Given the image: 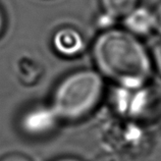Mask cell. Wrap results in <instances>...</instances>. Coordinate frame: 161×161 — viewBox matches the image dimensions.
Returning a JSON list of instances; mask_svg holds the SVG:
<instances>
[{
	"mask_svg": "<svg viewBox=\"0 0 161 161\" xmlns=\"http://www.w3.org/2000/svg\"><path fill=\"white\" fill-rule=\"evenodd\" d=\"M89 50L93 67L113 86L133 88L152 80L151 50L122 27L98 32Z\"/></svg>",
	"mask_w": 161,
	"mask_h": 161,
	"instance_id": "1",
	"label": "cell"
},
{
	"mask_svg": "<svg viewBox=\"0 0 161 161\" xmlns=\"http://www.w3.org/2000/svg\"><path fill=\"white\" fill-rule=\"evenodd\" d=\"M105 94L106 80L94 67H80L58 80L48 103L61 122H79L99 108Z\"/></svg>",
	"mask_w": 161,
	"mask_h": 161,
	"instance_id": "2",
	"label": "cell"
},
{
	"mask_svg": "<svg viewBox=\"0 0 161 161\" xmlns=\"http://www.w3.org/2000/svg\"><path fill=\"white\" fill-rule=\"evenodd\" d=\"M109 104L115 117L147 125L160 119L161 91L152 80L133 88L113 86Z\"/></svg>",
	"mask_w": 161,
	"mask_h": 161,
	"instance_id": "3",
	"label": "cell"
},
{
	"mask_svg": "<svg viewBox=\"0 0 161 161\" xmlns=\"http://www.w3.org/2000/svg\"><path fill=\"white\" fill-rule=\"evenodd\" d=\"M104 143L110 152L120 156L139 157L148 153L151 147V137L146 125L115 117L105 128Z\"/></svg>",
	"mask_w": 161,
	"mask_h": 161,
	"instance_id": "4",
	"label": "cell"
},
{
	"mask_svg": "<svg viewBox=\"0 0 161 161\" xmlns=\"http://www.w3.org/2000/svg\"><path fill=\"white\" fill-rule=\"evenodd\" d=\"M61 124L49 103L33 104L20 113L18 128L20 134L32 140H42L53 135Z\"/></svg>",
	"mask_w": 161,
	"mask_h": 161,
	"instance_id": "5",
	"label": "cell"
},
{
	"mask_svg": "<svg viewBox=\"0 0 161 161\" xmlns=\"http://www.w3.org/2000/svg\"><path fill=\"white\" fill-rule=\"evenodd\" d=\"M50 47L58 57L74 60L80 57L89 47L84 33L71 25H62L50 36Z\"/></svg>",
	"mask_w": 161,
	"mask_h": 161,
	"instance_id": "6",
	"label": "cell"
},
{
	"mask_svg": "<svg viewBox=\"0 0 161 161\" xmlns=\"http://www.w3.org/2000/svg\"><path fill=\"white\" fill-rule=\"evenodd\" d=\"M121 27L132 35L144 39L155 34L153 8L140 3L121 20Z\"/></svg>",
	"mask_w": 161,
	"mask_h": 161,
	"instance_id": "7",
	"label": "cell"
},
{
	"mask_svg": "<svg viewBox=\"0 0 161 161\" xmlns=\"http://www.w3.org/2000/svg\"><path fill=\"white\" fill-rule=\"evenodd\" d=\"M141 3V0H99L100 10L106 12L118 22Z\"/></svg>",
	"mask_w": 161,
	"mask_h": 161,
	"instance_id": "8",
	"label": "cell"
},
{
	"mask_svg": "<svg viewBox=\"0 0 161 161\" xmlns=\"http://www.w3.org/2000/svg\"><path fill=\"white\" fill-rule=\"evenodd\" d=\"M119 23L117 19L112 18L111 15L107 14L106 12L100 10L97 12L96 16L94 18V24L95 27L98 29L99 32L106 31V30L112 29L117 26V24Z\"/></svg>",
	"mask_w": 161,
	"mask_h": 161,
	"instance_id": "9",
	"label": "cell"
},
{
	"mask_svg": "<svg viewBox=\"0 0 161 161\" xmlns=\"http://www.w3.org/2000/svg\"><path fill=\"white\" fill-rule=\"evenodd\" d=\"M151 50L152 61H153L154 71L161 77V40L158 41Z\"/></svg>",
	"mask_w": 161,
	"mask_h": 161,
	"instance_id": "10",
	"label": "cell"
},
{
	"mask_svg": "<svg viewBox=\"0 0 161 161\" xmlns=\"http://www.w3.org/2000/svg\"><path fill=\"white\" fill-rule=\"evenodd\" d=\"M93 161H125V158L119 154L113 153V152L106 151L104 153H101L100 155L96 156Z\"/></svg>",
	"mask_w": 161,
	"mask_h": 161,
	"instance_id": "11",
	"label": "cell"
},
{
	"mask_svg": "<svg viewBox=\"0 0 161 161\" xmlns=\"http://www.w3.org/2000/svg\"><path fill=\"white\" fill-rule=\"evenodd\" d=\"M0 161H33L29 156L25 155L23 153H19V152H11L3 155Z\"/></svg>",
	"mask_w": 161,
	"mask_h": 161,
	"instance_id": "12",
	"label": "cell"
},
{
	"mask_svg": "<svg viewBox=\"0 0 161 161\" xmlns=\"http://www.w3.org/2000/svg\"><path fill=\"white\" fill-rule=\"evenodd\" d=\"M153 8L155 19V34L161 37V0Z\"/></svg>",
	"mask_w": 161,
	"mask_h": 161,
	"instance_id": "13",
	"label": "cell"
},
{
	"mask_svg": "<svg viewBox=\"0 0 161 161\" xmlns=\"http://www.w3.org/2000/svg\"><path fill=\"white\" fill-rule=\"evenodd\" d=\"M7 28V19H6V14L4 11L2 5L0 4V39L3 37L5 34Z\"/></svg>",
	"mask_w": 161,
	"mask_h": 161,
	"instance_id": "14",
	"label": "cell"
},
{
	"mask_svg": "<svg viewBox=\"0 0 161 161\" xmlns=\"http://www.w3.org/2000/svg\"><path fill=\"white\" fill-rule=\"evenodd\" d=\"M52 161H84L79 157H75V156H62V157H58Z\"/></svg>",
	"mask_w": 161,
	"mask_h": 161,
	"instance_id": "15",
	"label": "cell"
},
{
	"mask_svg": "<svg viewBox=\"0 0 161 161\" xmlns=\"http://www.w3.org/2000/svg\"><path fill=\"white\" fill-rule=\"evenodd\" d=\"M160 120H161V116H160Z\"/></svg>",
	"mask_w": 161,
	"mask_h": 161,
	"instance_id": "16",
	"label": "cell"
}]
</instances>
